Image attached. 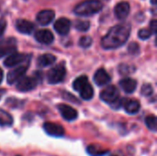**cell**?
<instances>
[{
	"mask_svg": "<svg viewBox=\"0 0 157 156\" xmlns=\"http://www.w3.org/2000/svg\"><path fill=\"white\" fill-rule=\"evenodd\" d=\"M132 27L129 23H121L112 27L103 37L101 45L106 50L117 49L125 44L130 37Z\"/></svg>",
	"mask_w": 157,
	"mask_h": 156,
	"instance_id": "1",
	"label": "cell"
},
{
	"mask_svg": "<svg viewBox=\"0 0 157 156\" xmlns=\"http://www.w3.org/2000/svg\"><path fill=\"white\" fill-rule=\"evenodd\" d=\"M103 8V4L99 0H86L75 6L74 8L75 14L77 16L88 17L98 13Z\"/></svg>",
	"mask_w": 157,
	"mask_h": 156,
	"instance_id": "2",
	"label": "cell"
},
{
	"mask_svg": "<svg viewBox=\"0 0 157 156\" xmlns=\"http://www.w3.org/2000/svg\"><path fill=\"white\" fill-rule=\"evenodd\" d=\"M73 87L75 91L79 93L80 97L84 100H90L94 96V89L89 84L88 79L86 75L77 77L73 83Z\"/></svg>",
	"mask_w": 157,
	"mask_h": 156,
	"instance_id": "3",
	"label": "cell"
},
{
	"mask_svg": "<svg viewBox=\"0 0 157 156\" xmlns=\"http://www.w3.org/2000/svg\"><path fill=\"white\" fill-rule=\"evenodd\" d=\"M100 98L102 101L108 103L114 108H119L121 106V100H120V92L114 86H109L100 93Z\"/></svg>",
	"mask_w": 157,
	"mask_h": 156,
	"instance_id": "4",
	"label": "cell"
},
{
	"mask_svg": "<svg viewBox=\"0 0 157 156\" xmlns=\"http://www.w3.org/2000/svg\"><path fill=\"white\" fill-rule=\"evenodd\" d=\"M35 74L36 75L33 77H29V76L21 77L17 84V89L20 92H28L33 90L40 82L39 75L37 74V73Z\"/></svg>",
	"mask_w": 157,
	"mask_h": 156,
	"instance_id": "5",
	"label": "cell"
},
{
	"mask_svg": "<svg viewBox=\"0 0 157 156\" xmlns=\"http://www.w3.org/2000/svg\"><path fill=\"white\" fill-rule=\"evenodd\" d=\"M66 75L65 67L62 64H58L52 67L47 74V80L49 84L54 85L62 82Z\"/></svg>",
	"mask_w": 157,
	"mask_h": 156,
	"instance_id": "6",
	"label": "cell"
},
{
	"mask_svg": "<svg viewBox=\"0 0 157 156\" xmlns=\"http://www.w3.org/2000/svg\"><path fill=\"white\" fill-rule=\"evenodd\" d=\"M17 51V41L14 38L0 40V58Z\"/></svg>",
	"mask_w": 157,
	"mask_h": 156,
	"instance_id": "7",
	"label": "cell"
},
{
	"mask_svg": "<svg viewBox=\"0 0 157 156\" xmlns=\"http://www.w3.org/2000/svg\"><path fill=\"white\" fill-rule=\"evenodd\" d=\"M43 129L48 135L52 137H63L65 133L63 126L53 122H45L43 124Z\"/></svg>",
	"mask_w": 157,
	"mask_h": 156,
	"instance_id": "8",
	"label": "cell"
},
{
	"mask_svg": "<svg viewBox=\"0 0 157 156\" xmlns=\"http://www.w3.org/2000/svg\"><path fill=\"white\" fill-rule=\"evenodd\" d=\"M29 58H30V55H26L23 53H17V52H13L10 54V56H8L5 62H4V65L6 67H14L19 63H24L25 61H27Z\"/></svg>",
	"mask_w": 157,
	"mask_h": 156,
	"instance_id": "9",
	"label": "cell"
},
{
	"mask_svg": "<svg viewBox=\"0 0 157 156\" xmlns=\"http://www.w3.org/2000/svg\"><path fill=\"white\" fill-rule=\"evenodd\" d=\"M58 109H59L62 117L67 121H73V120H76V118L78 116L77 111L74 108H72L68 105H65V104H60L58 106Z\"/></svg>",
	"mask_w": 157,
	"mask_h": 156,
	"instance_id": "10",
	"label": "cell"
},
{
	"mask_svg": "<svg viewBox=\"0 0 157 156\" xmlns=\"http://www.w3.org/2000/svg\"><path fill=\"white\" fill-rule=\"evenodd\" d=\"M27 70H28L27 65H21V66H18V67L15 68L14 70L10 71L6 76L7 83L9 85H12V84L17 82L21 77H23V75L26 74Z\"/></svg>",
	"mask_w": 157,
	"mask_h": 156,
	"instance_id": "11",
	"label": "cell"
},
{
	"mask_svg": "<svg viewBox=\"0 0 157 156\" xmlns=\"http://www.w3.org/2000/svg\"><path fill=\"white\" fill-rule=\"evenodd\" d=\"M34 37L38 42L41 44H46V45L52 43L54 40L52 32L49 29H39L35 32Z\"/></svg>",
	"mask_w": 157,
	"mask_h": 156,
	"instance_id": "12",
	"label": "cell"
},
{
	"mask_svg": "<svg viewBox=\"0 0 157 156\" xmlns=\"http://www.w3.org/2000/svg\"><path fill=\"white\" fill-rule=\"evenodd\" d=\"M54 29L56 30V32L60 35L65 36L69 33L70 31V28H71V22L68 18L65 17H61L58 20L55 21L54 25H53Z\"/></svg>",
	"mask_w": 157,
	"mask_h": 156,
	"instance_id": "13",
	"label": "cell"
},
{
	"mask_svg": "<svg viewBox=\"0 0 157 156\" xmlns=\"http://www.w3.org/2000/svg\"><path fill=\"white\" fill-rule=\"evenodd\" d=\"M54 17H55V13L53 10L45 9V10H41L40 12L38 13L36 19H37L38 23H40V25L47 26L52 22V20L54 19Z\"/></svg>",
	"mask_w": 157,
	"mask_h": 156,
	"instance_id": "14",
	"label": "cell"
},
{
	"mask_svg": "<svg viewBox=\"0 0 157 156\" xmlns=\"http://www.w3.org/2000/svg\"><path fill=\"white\" fill-rule=\"evenodd\" d=\"M121 106L123 107V108L125 109V111L128 114H136L138 113V111L140 110L141 105L140 102L138 100L135 99H123L121 100Z\"/></svg>",
	"mask_w": 157,
	"mask_h": 156,
	"instance_id": "15",
	"label": "cell"
},
{
	"mask_svg": "<svg viewBox=\"0 0 157 156\" xmlns=\"http://www.w3.org/2000/svg\"><path fill=\"white\" fill-rule=\"evenodd\" d=\"M16 29L22 34H31L35 29V25L26 19H18L16 22Z\"/></svg>",
	"mask_w": 157,
	"mask_h": 156,
	"instance_id": "16",
	"label": "cell"
},
{
	"mask_svg": "<svg viewBox=\"0 0 157 156\" xmlns=\"http://www.w3.org/2000/svg\"><path fill=\"white\" fill-rule=\"evenodd\" d=\"M110 79L111 78H110L109 74L102 68L98 69L94 75V81H95L96 85L98 86H102L109 84L110 82Z\"/></svg>",
	"mask_w": 157,
	"mask_h": 156,
	"instance_id": "17",
	"label": "cell"
},
{
	"mask_svg": "<svg viewBox=\"0 0 157 156\" xmlns=\"http://www.w3.org/2000/svg\"><path fill=\"white\" fill-rule=\"evenodd\" d=\"M115 15L119 19H125L130 13V5L127 2L119 3L115 6Z\"/></svg>",
	"mask_w": 157,
	"mask_h": 156,
	"instance_id": "18",
	"label": "cell"
},
{
	"mask_svg": "<svg viewBox=\"0 0 157 156\" xmlns=\"http://www.w3.org/2000/svg\"><path fill=\"white\" fill-rule=\"evenodd\" d=\"M120 86L121 89L127 93V94H132L135 91L137 87V82L132 79V78H124L120 81Z\"/></svg>",
	"mask_w": 157,
	"mask_h": 156,
	"instance_id": "19",
	"label": "cell"
},
{
	"mask_svg": "<svg viewBox=\"0 0 157 156\" xmlns=\"http://www.w3.org/2000/svg\"><path fill=\"white\" fill-rule=\"evenodd\" d=\"M56 61V57L51 53H45L39 56L37 60V65L39 67H47L52 65Z\"/></svg>",
	"mask_w": 157,
	"mask_h": 156,
	"instance_id": "20",
	"label": "cell"
},
{
	"mask_svg": "<svg viewBox=\"0 0 157 156\" xmlns=\"http://www.w3.org/2000/svg\"><path fill=\"white\" fill-rule=\"evenodd\" d=\"M86 152L90 156H104L109 153V150L103 149L97 144H90L86 148Z\"/></svg>",
	"mask_w": 157,
	"mask_h": 156,
	"instance_id": "21",
	"label": "cell"
},
{
	"mask_svg": "<svg viewBox=\"0 0 157 156\" xmlns=\"http://www.w3.org/2000/svg\"><path fill=\"white\" fill-rule=\"evenodd\" d=\"M13 124V118L12 116L0 108V126L1 127H7V126H11Z\"/></svg>",
	"mask_w": 157,
	"mask_h": 156,
	"instance_id": "22",
	"label": "cell"
},
{
	"mask_svg": "<svg viewBox=\"0 0 157 156\" xmlns=\"http://www.w3.org/2000/svg\"><path fill=\"white\" fill-rule=\"evenodd\" d=\"M145 124L147 128L152 131H156V117L155 115L147 116L145 119Z\"/></svg>",
	"mask_w": 157,
	"mask_h": 156,
	"instance_id": "23",
	"label": "cell"
},
{
	"mask_svg": "<svg viewBox=\"0 0 157 156\" xmlns=\"http://www.w3.org/2000/svg\"><path fill=\"white\" fill-rule=\"evenodd\" d=\"M135 71V68L132 65L126 64V63H122L119 66V72L121 74L125 75V74H132Z\"/></svg>",
	"mask_w": 157,
	"mask_h": 156,
	"instance_id": "24",
	"label": "cell"
},
{
	"mask_svg": "<svg viewBox=\"0 0 157 156\" xmlns=\"http://www.w3.org/2000/svg\"><path fill=\"white\" fill-rule=\"evenodd\" d=\"M75 28L79 31H87L90 28V23L88 21L77 20L75 24Z\"/></svg>",
	"mask_w": 157,
	"mask_h": 156,
	"instance_id": "25",
	"label": "cell"
},
{
	"mask_svg": "<svg viewBox=\"0 0 157 156\" xmlns=\"http://www.w3.org/2000/svg\"><path fill=\"white\" fill-rule=\"evenodd\" d=\"M92 42H93V40L89 36H83L79 40V45L82 48H89L92 45Z\"/></svg>",
	"mask_w": 157,
	"mask_h": 156,
	"instance_id": "26",
	"label": "cell"
},
{
	"mask_svg": "<svg viewBox=\"0 0 157 156\" xmlns=\"http://www.w3.org/2000/svg\"><path fill=\"white\" fill-rule=\"evenodd\" d=\"M153 32L150 29H142L138 32V36L141 40H147L152 36Z\"/></svg>",
	"mask_w": 157,
	"mask_h": 156,
	"instance_id": "27",
	"label": "cell"
},
{
	"mask_svg": "<svg viewBox=\"0 0 157 156\" xmlns=\"http://www.w3.org/2000/svg\"><path fill=\"white\" fill-rule=\"evenodd\" d=\"M154 93V89L153 86L149 84H145L142 86V90H141V94L144 97H150L152 94Z\"/></svg>",
	"mask_w": 157,
	"mask_h": 156,
	"instance_id": "28",
	"label": "cell"
},
{
	"mask_svg": "<svg viewBox=\"0 0 157 156\" xmlns=\"http://www.w3.org/2000/svg\"><path fill=\"white\" fill-rule=\"evenodd\" d=\"M128 51L130 53L132 54H138L139 51H140V47L137 43H134V42H132L130 45H129V48H128Z\"/></svg>",
	"mask_w": 157,
	"mask_h": 156,
	"instance_id": "29",
	"label": "cell"
},
{
	"mask_svg": "<svg viewBox=\"0 0 157 156\" xmlns=\"http://www.w3.org/2000/svg\"><path fill=\"white\" fill-rule=\"evenodd\" d=\"M6 28V21L5 18H0V37L4 34Z\"/></svg>",
	"mask_w": 157,
	"mask_h": 156,
	"instance_id": "30",
	"label": "cell"
},
{
	"mask_svg": "<svg viewBox=\"0 0 157 156\" xmlns=\"http://www.w3.org/2000/svg\"><path fill=\"white\" fill-rule=\"evenodd\" d=\"M150 29H151V31H152L154 34H155V33H156L157 21L155 20V19H153V20L151 21V23H150Z\"/></svg>",
	"mask_w": 157,
	"mask_h": 156,
	"instance_id": "31",
	"label": "cell"
},
{
	"mask_svg": "<svg viewBox=\"0 0 157 156\" xmlns=\"http://www.w3.org/2000/svg\"><path fill=\"white\" fill-rule=\"evenodd\" d=\"M63 97L65 98V99H67V100H70V101H73V102H77V103H79L78 102V100L76 99V98H75L74 97V96L73 95H71V94H68V93H63Z\"/></svg>",
	"mask_w": 157,
	"mask_h": 156,
	"instance_id": "32",
	"label": "cell"
},
{
	"mask_svg": "<svg viewBox=\"0 0 157 156\" xmlns=\"http://www.w3.org/2000/svg\"><path fill=\"white\" fill-rule=\"evenodd\" d=\"M2 80H3V71H2V69L0 68V84H1V82H2Z\"/></svg>",
	"mask_w": 157,
	"mask_h": 156,
	"instance_id": "33",
	"label": "cell"
},
{
	"mask_svg": "<svg viewBox=\"0 0 157 156\" xmlns=\"http://www.w3.org/2000/svg\"><path fill=\"white\" fill-rule=\"evenodd\" d=\"M5 93V91L4 90H0V98H1V97L3 96V94Z\"/></svg>",
	"mask_w": 157,
	"mask_h": 156,
	"instance_id": "34",
	"label": "cell"
},
{
	"mask_svg": "<svg viewBox=\"0 0 157 156\" xmlns=\"http://www.w3.org/2000/svg\"><path fill=\"white\" fill-rule=\"evenodd\" d=\"M151 3H152L153 5H155V4H156V0H152Z\"/></svg>",
	"mask_w": 157,
	"mask_h": 156,
	"instance_id": "35",
	"label": "cell"
},
{
	"mask_svg": "<svg viewBox=\"0 0 157 156\" xmlns=\"http://www.w3.org/2000/svg\"><path fill=\"white\" fill-rule=\"evenodd\" d=\"M109 156H120V155H118V154H110Z\"/></svg>",
	"mask_w": 157,
	"mask_h": 156,
	"instance_id": "36",
	"label": "cell"
},
{
	"mask_svg": "<svg viewBox=\"0 0 157 156\" xmlns=\"http://www.w3.org/2000/svg\"><path fill=\"white\" fill-rule=\"evenodd\" d=\"M17 156H21V155H17Z\"/></svg>",
	"mask_w": 157,
	"mask_h": 156,
	"instance_id": "37",
	"label": "cell"
}]
</instances>
